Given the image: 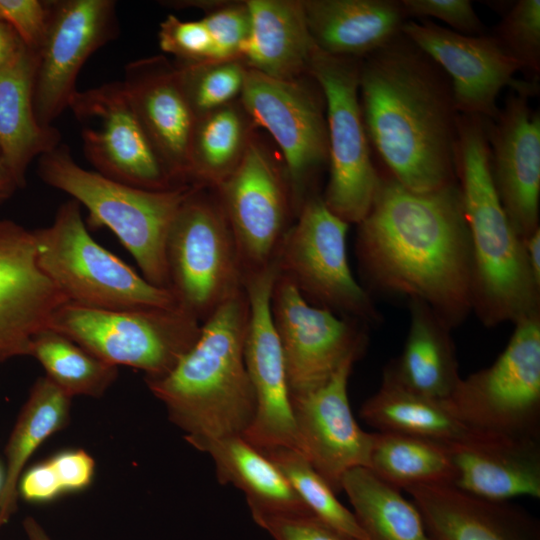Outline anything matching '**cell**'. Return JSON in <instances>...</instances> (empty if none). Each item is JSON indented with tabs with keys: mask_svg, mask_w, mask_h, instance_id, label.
I'll list each match as a JSON object with an SVG mask.
<instances>
[{
	"mask_svg": "<svg viewBox=\"0 0 540 540\" xmlns=\"http://www.w3.org/2000/svg\"><path fill=\"white\" fill-rule=\"evenodd\" d=\"M341 487L369 540H431L415 504L369 469L348 471Z\"/></svg>",
	"mask_w": 540,
	"mask_h": 540,
	"instance_id": "d6a6232c",
	"label": "cell"
},
{
	"mask_svg": "<svg viewBox=\"0 0 540 540\" xmlns=\"http://www.w3.org/2000/svg\"><path fill=\"white\" fill-rule=\"evenodd\" d=\"M536 90L537 82L517 80L496 119L487 122L493 183L522 240L540 228V114L529 102Z\"/></svg>",
	"mask_w": 540,
	"mask_h": 540,
	"instance_id": "ac0fdd59",
	"label": "cell"
},
{
	"mask_svg": "<svg viewBox=\"0 0 540 540\" xmlns=\"http://www.w3.org/2000/svg\"><path fill=\"white\" fill-rule=\"evenodd\" d=\"M122 84L174 182L190 185V147L197 117L182 90L176 67L161 56L135 60L125 66Z\"/></svg>",
	"mask_w": 540,
	"mask_h": 540,
	"instance_id": "7402d4cb",
	"label": "cell"
},
{
	"mask_svg": "<svg viewBox=\"0 0 540 540\" xmlns=\"http://www.w3.org/2000/svg\"><path fill=\"white\" fill-rule=\"evenodd\" d=\"M42 271L68 302L103 310L179 307L167 288L151 284L87 230L80 204H61L50 226L32 230Z\"/></svg>",
	"mask_w": 540,
	"mask_h": 540,
	"instance_id": "8992f818",
	"label": "cell"
},
{
	"mask_svg": "<svg viewBox=\"0 0 540 540\" xmlns=\"http://www.w3.org/2000/svg\"><path fill=\"white\" fill-rule=\"evenodd\" d=\"M48 460L57 475L63 493L79 492L91 485L95 462L85 450H63Z\"/></svg>",
	"mask_w": 540,
	"mask_h": 540,
	"instance_id": "ee69618b",
	"label": "cell"
},
{
	"mask_svg": "<svg viewBox=\"0 0 540 540\" xmlns=\"http://www.w3.org/2000/svg\"><path fill=\"white\" fill-rule=\"evenodd\" d=\"M49 5L33 89L35 115L43 126H53L69 107L79 72L89 57L119 34L113 0H56Z\"/></svg>",
	"mask_w": 540,
	"mask_h": 540,
	"instance_id": "2e32d148",
	"label": "cell"
},
{
	"mask_svg": "<svg viewBox=\"0 0 540 540\" xmlns=\"http://www.w3.org/2000/svg\"><path fill=\"white\" fill-rule=\"evenodd\" d=\"M355 248L371 296L422 302L452 329L472 312V246L457 182L418 193L379 172Z\"/></svg>",
	"mask_w": 540,
	"mask_h": 540,
	"instance_id": "6da1fadb",
	"label": "cell"
},
{
	"mask_svg": "<svg viewBox=\"0 0 540 540\" xmlns=\"http://www.w3.org/2000/svg\"><path fill=\"white\" fill-rule=\"evenodd\" d=\"M246 276L270 266L296 209L291 187L264 147L250 140L232 174L214 189Z\"/></svg>",
	"mask_w": 540,
	"mask_h": 540,
	"instance_id": "9a60e30c",
	"label": "cell"
},
{
	"mask_svg": "<svg viewBox=\"0 0 540 540\" xmlns=\"http://www.w3.org/2000/svg\"><path fill=\"white\" fill-rule=\"evenodd\" d=\"M357 357L344 361L319 387L291 396L297 451L328 483L342 491L345 474L367 468L373 433L357 424L348 399V380Z\"/></svg>",
	"mask_w": 540,
	"mask_h": 540,
	"instance_id": "d6986e66",
	"label": "cell"
},
{
	"mask_svg": "<svg viewBox=\"0 0 540 540\" xmlns=\"http://www.w3.org/2000/svg\"><path fill=\"white\" fill-rule=\"evenodd\" d=\"M206 189L192 188L166 241L168 289L177 305L201 323L244 290L246 278L218 196Z\"/></svg>",
	"mask_w": 540,
	"mask_h": 540,
	"instance_id": "52a82bcc",
	"label": "cell"
},
{
	"mask_svg": "<svg viewBox=\"0 0 540 540\" xmlns=\"http://www.w3.org/2000/svg\"><path fill=\"white\" fill-rule=\"evenodd\" d=\"M361 60L315 49L308 74L319 85L326 108L329 180L322 199L348 224L368 213L379 181L365 128L360 97Z\"/></svg>",
	"mask_w": 540,
	"mask_h": 540,
	"instance_id": "8fae6325",
	"label": "cell"
},
{
	"mask_svg": "<svg viewBox=\"0 0 540 540\" xmlns=\"http://www.w3.org/2000/svg\"><path fill=\"white\" fill-rule=\"evenodd\" d=\"M23 46L16 32L0 19V69L9 63Z\"/></svg>",
	"mask_w": 540,
	"mask_h": 540,
	"instance_id": "bcb514c9",
	"label": "cell"
},
{
	"mask_svg": "<svg viewBox=\"0 0 540 540\" xmlns=\"http://www.w3.org/2000/svg\"><path fill=\"white\" fill-rule=\"evenodd\" d=\"M359 414L378 432L445 443L462 440L471 432L452 415L444 400L411 391L384 372L379 389L362 404Z\"/></svg>",
	"mask_w": 540,
	"mask_h": 540,
	"instance_id": "4dcf8cb0",
	"label": "cell"
},
{
	"mask_svg": "<svg viewBox=\"0 0 540 540\" xmlns=\"http://www.w3.org/2000/svg\"><path fill=\"white\" fill-rule=\"evenodd\" d=\"M3 482H4V471L2 470L1 465H0V492L2 490Z\"/></svg>",
	"mask_w": 540,
	"mask_h": 540,
	"instance_id": "f907efd6",
	"label": "cell"
},
{
	"mask_svg": "<svg viewBox=\"0 0 540 540\" xmlns=\"http://www.w3.org/2000/svg\"><path fill=\"white\" fill-rule=\"evenodd\" d=\"M253 521L274 540H352L313 514L250 510Z\"/></svg>",
	"mask_w": 540,
	"mask_h": 540,
	"instance_id": "60d3db41",
	"label": "cell"
},
{
	"mask_svg": "<svg viewBox=\"0 0 540 540\" xmlns=\"http://www.w3.org/2000/svg\"><path fill=\"white\" fill-rule=\"evenodd\" d=\"M262 452L281 470L314 516L352 540H369L354 513L337 499L334 490L299 451L279 447Z\"/></svg>",
	"mask_w": 540,
	"mask_h": 540,
	"instance_id": "d590c367",
	"label": "cell"
},
{
	"mask_svg": "<svg viewBox=\"0 0 540 540\" xmlns=\"http://www.w3.org/2000/svg\"><path fill=\"white\" fill-rule=\"evenodd\" d=\"M514 325L494 363L461 378L444 401L470 430L540 439V314Z\"/></svg>",
	"mask_w": 540,
	"mask_h": 540,
	"instance_id": "9c48e42d",
	"label": "cell"
},
{
	"mask_svg": "<svg viewBox=\"0 0 540 540\" xmlns=\"http://www.w3.org/2000/svg\"><path fill=\"white\" fill-rule=\"evenodd\" d=\"M249 38L240 61L270 77L296 80L309 72L317 48L310 35L302 1L247 0Z\"/></svg>",
	"mask_w": 540,
	"mask_h": 540,
	"instance_id": "4316f807",
	"label": "cell"
},
{
	"mask_svg": "<svg viewBox=\"0 0 540 540\" xmlns=\"http://www.w3.org/2000/svg\"><path fill=\"white\" fill-rule=\"evenodd\" d=\"M248 119L234 102L197 117L190 147V185L216 189L232 174L250 142Z\"/></svg>",
	"mask_w": 540,
	"mask_h": 540,
	"instance_id": "836d02e7",
	"label": "cell"
},
{
	"mask_svg": "<svg viewBox=\"0 0 540 540\" xmlns=\"http://www.w3.org/2000/svg\"><path fill=\"white\" fill-rule=\"evenodd\" d=\"M23 529L28 540H51L45 529L33 517L23 520Z\"/></svg>",
	"mask_w": 540,
	"mask_h": 540,
	"instance_id": "681fc988",
	"label": "cell"
},
{
	"mask_svg": "<svg viewBox=\"0 0 540 540\" xmlns=\"http://www.w3.org/2000/svg\"><path fill=\"white\" fill-rule=\"evenodd\" d=\"M17 189H19V186L0 151V203L9 199Z\"/></svg>",
	"mask_w": 540,
	"mask_h": 540,
	"instance_id": "c3c4849f",
	"label": "cell"
},
{
	"mask_svg": "<svg viewBox=\"0 0 540 540\" xmlns=\"http://www.w3.org/2000/svg\"><path fill=\"white\" fill-rule=\"evenodd\" d=\"M175 67L196 117L233 103L242 93L247 74L240 60L178 63Z\"/></svg>",
	"mask_w": 540,
	"mask_h": 540,
	"instance_id": "8d00e7d4",
	"label": "cell"
},
{
	"mask_svg": "<svg viewBox=\"0 0 540 540\" xmlns=\"http://www.w3.org/2000/svg\"><path fill=\"white\" fill-rule=\"evenodd\" d=\"M38 175L44 183L83 205L91 228L110 229L147 281L168 289L169 228L194 186L152 191L123 184L81 167L62 143L38 158Z\"/></svg>",
	"mask_w": 540,
	"mask_h": 540,
	"instance_id": "5b68a950",
	"label": "cell"
},
{
	"mask_svg": "<svg viewBox=\"0 0 540 540\" xmlns=\"http://www.w3.org/2000/svg\"><path fill=\"white\" fill-rule=\"evenodd\" d=\"M367 469L398 490L453 485L455 478L447 443L398 433H373Z\"/></svg>",
	"mask_w": 540,
	"mask_h": 540,
	"instance_id": "1f68e13d",
	"label": "cell"
},
{
	"mask_svg": "<svg viewBox=\"0 0 540 540\" xmlns=\"http://www.w3.org/2000/svg\"><path fill=\"white\" fill-rule=\"evenodd\" d=\"M192 446L211 457L220 484H231L245 494L250 510L312 514L281 470L242 435L198 441Z\"/></svg>",
	"mask_w": 540,
	"mask_h": 540,
	"instance_id": "f1b7e54d",
	"label": "cell"
},
{
	"mask_svg": "<svg viewBox=\"0 0 540 540\" xmlns=\"http://www.w3.org/2000/svg\"><path fill=\"white\" fill-rule=\"evenodd\" d=\"M248 322L244 289L202 323L197 342L172 371L145 379L190 445L243 435L254 419L256 400L244 357Z\"/></svg>",
	"mask_w": 540,
	"mask_h": 540,
	"instance_id": "277c9868",
	"label": "cell"
},
{
	"mask_svg": "<svg viewBox=\"0 0 540 540\" xmlns=\"http://www.w3.org/2000/svg\"><path fill=\"white\" fill-rule=\"evenodd\" d=\"M359 97L371 147L392 178L418 193L457 182L451 80L403 33L361 60Z\"/></svg>",
	"mask_w": 540,
	"mask_h": 540,
	"instance_id": "7a4b0ae2",
	"label": "cell"
},
{
	"mask_svg": "<svg viewBox=\"0 0 540 540\" xmlns=\"http://www.w3.org/2000/svg\"><path fill=\"white\" fill-rule=\"evenodd\" d=\"M64 494L49 460L39 462L20 477L18 496L31 503H48Z\"/></svg>",
	"mask_w": 540,
	"mask_h": 540,
	"instance_id": "f6af8a7d",
	"label": "cell"
},
{
	"mask_svg": "<svg viewBox=\"0 0 540 540\" xmlns=\"http://www.w3.org/2000/svg\"><path fill=\"white\" fill-rule=\"evenodd\" d=\"M204 18L216 61L240 60L250 35L251 19L245 2L210 7Z\"/></svg>",
	"mask_w": 540,
	"mask_h": 540,
	"instance_id": "f35d334b",
	"label": "cell"
},
{
	"mask_svg": "<svg viewBox=\"0 0 540 540\" xmlns=\"http://www.w3.org/2000/svg\"><path fill=\"white\" fill-rule=\"evenodd\" d=\"M68 108L79 124L85 157L96 172L145 190L180 187L155 151L122 81L77 90Z\"/></svg>",
	"mask_w": 540,
	"mask_h": 540,
	"instance_id": "5bb4252c",
	"label": "cell"
},
{
	"mask_svg": "<svg viewBox=\"0 0 540 540\" xmlns=\"http://www.w3.org/2000/svg\"><path fill=\"white\" fill-rule=\"evenodd\" d=\"M240 103L249 119L265 128L280 147L299 211L307 186L329 158L319 85L315 88L300 79H278L247 68Z\"/></svg>",
	"mask_w": 540,
	"mask_h": 540,
	"instance_id": "7c38bea8",
	"label": "cell"
},
{
	"mask_svg": "<svg viewBox=\"0 0 540 540\" xmlns=\"http://www.w3.org/2000/svg\"><path fill=\"white\" fill-rule=\"evenodd\" d=\"M49 1L0 0V19L18 35L24 46L38 53L47 32Z\"/></svg>",
	"mask_w": 540,
	"mask_h": 540,
	"instance_id": "b9f144b4",
	"label": "cell"
},
{
	"mask_svg": "<svg viewBox=\"0 0 540 540\" xmlns=\"http://www.w3.org/2000/svg\"><path fill=\"white\" fill-rule=\"evenodd\" d=\"M37 54L25 46L0 69V151L19 188L35 158L61 144L54 126L41 125L33 104Z\"/></svg>",
	"mask_w": 540,
	"mask_h": 540,
	"instance_id": "484cf974",
	"label": "cell"
},
{
	"mask_svg": "<svg viewBox=\"0 0 540 540\" xmlns=\"http://www.w3.org/2000/svg\"><path fill=\"white\" fill-rule=\"evenodd\" d=\"M407 304L410 324L403 350L383 372L411 391L446 400L461 379L452 328L426 304Z\"/></svg>",
	"mask_w": 540,
	"mask_h": 540,
	"instance_id": "83f0119b",
	"label": "cell"
},
{
	"mask_svg": "<svg viewBox=\"0 0 540 540\" xmlns=\"http://www.w3.org/2000/svg\"><path fill=\"white\" fill-rule=\"evenodd\" d=\"M492 35L536 82L540 73V0L517 1Z\"/></svg>",
	"mask_w": 540,
	"mask_h": 540,
	"instance_id": "74e56055",
	"label": "cell"
},
{
	"mask_svg": "<svg viewBox=\"0 0 540 540\" xmlns=\"http://www.w3.org/2000/svg\"><path fill=\"white\" fill-rule=\"evenodd\" d=\"M158 42L161 50L175 56L178 63L216 61L211 36L202 20L184 21L170 14L160 23Z\"/></svg>",
	"mask_w": 540,
	"mask_h": 540,
	"instance_id": "ab89813d",
	"label": "cell"
},
{
	"mask_svg": "<svg viewBox=\"0 0 540 540\" xmlns=\"http://www.w3.org/2000/svg\"><path fill=\"white\" fill-rule=\"evenodd\" d=\"M401 3L407 17H432L464 35L486 32L469 0H401Z\"/></svg>",
	"mask_w": 540,
	"mask_h": 540,
	"instance_id": "7bdbcfd3",
	"label": "cell"
},
{
	"mask_svg": "<svg viewBox=\"0 0 540 540\" xmlns=\"http://www.w3.org/2000/svg\"><path fill=\"white\" fill-rule=\"evenodd\" d=\"M402 33L450 78L459 114L496 119L499 93L523 68L492 34L464 35L428 20H407Z\"/></svg>",
	"mask_w": 540,
	"mask_h": 540,
	"instance_id": "ffe728a7",
	"label": "cell"
},
{
	"mask_svg": "<svg viewBox=\"0 0 540 540\" xmlns=\"http://www.w3.org/2000/svg\"><path fill=\"white\" fill-rule=\"evenodd\" d=\"M270 310L278 336L290 395L325 383L350 357L368 344V326L310 304L285 277L277 274Z\"/></svg>",
	"mask_w": 540,
	"mask_h": 540,
	"instance_id": "4fadbf2b",
	"label": "cell"
},
{
	"mask_svg": "<svg viewBox=\"0 0 540 540\" xmlns=\"http://www.w3.org/2000/svg\"><path fill=\"white\" fill-rule=\"evenodd\" d=\"M30 356L42 365L45 376L71 398H99L118 376L117 366L49 327L33 338Z\"/></svg>",
	"mask_w": 540,
	"mask_h": 540,
	"instance_id": "e575fe53",
	"label": "cell"
},
{
	"mask_svg": "<svg viewBox=\"0 0 540 540\" xmlns=\"http://www.w3.org/2000/svg\"><path fill=\"white\" fill-rule=\"evenodd\" d=\"M277 274L274 261L267 268L248 274L245 279L249 322L244 357L256 410L250 427L242 436L261 451L279 447L297 450L291 395L270 310Z\"/></svg>",
	"mask_w": 540,
	"mask_h": 540,
	"instance_id": "e0dca14e",
	"label": "cell"
},
{
	"mask_svg": "<svg viewBox=\"0 0 540 540\" xmlns=\"http://www.w3.org/2000/svg\"><path fill=\"white\" fill-rule=\"evenodd\" d=\"M201 326L180 307L103 310L71 302L58 307L48 325L109 364L143 371L145 379L172 371Z\"/></svg>",
	"mask_w": 540,
	"mask_h": 540,
	"instance_id": "ba28073f",
	"label": "cell"
},
{
	"mask_svg": "<svg viewBox=\"0 0 540 540\" xmlns=\"http://www.w3.org/2000/svg\"><path fill=\"white\" fill-rule=\"evenodd\" d=\"M487 122L459 115L455 168L472 246V311L490 328L540 314V285L493 183Z\"/></svg>",
	"mask_w": 540,
	"mask_h": 540,
	"instance_id": "3957f363",
	"label": "cell"
},
{
	"mask_svg": "<svg viewBox=\"0 0 540 540\" xmlns=\"http://www.w3.org/2000/svg\"><path fill=\"white\" fill-rule=\"evenodd\" d=\"M66 302L38 264L32 230L0 219V362L30 356L33 338Z\"/></svg>",
	"mask_w": 540,
	"mask_h": 540,
	"instance_id": "44dd1931",
	"label": "cell"
},
{
	"mask_svg": "<svg viewBox=\"0 0 540 540\" xmlns=\"http://www.w3.org/2000/svg\"><path fill=\"white\" fill-rule=\"evenodd\" d=\"M316 47L335 57L362 60L402 33L407 21L398 0H303Z\"/></svg>",
	"mask_w": 540,
	"mask_h": 540,
	"instance_id": "d4e9b609",
	"label": "cell"
},
{
	"mask_svg": "<svg viewBox=\"0 0 540 540\" xmlns=\"http://www.w3.org/2000/svg\"><path fill=\"white\" fill-rule=\"evenodd\" d=\"M275 257L278 274L312 305L376 326L383 321L373 297L354 277L347 257L349 224L322 196H308Z\"/></svg>",
	"mask_w": 540,
	"mask_h": 540,
	"instance_id": "30bf717a",
	"label": "cell"
},
{
	"mask_svg": "<svg viewBox=\"0 0 540 540\" xmlns=\"http://www.w3.org/2000/svg\"><path fill=\"white\" fill-rule=\"evenodd\" d=\"M71 397L46 376L31 387L5 447L6 466L0 492V529L18 507V483L33 453L70 418Z\"/></svg>",
	"mask_w": 540,
	"mask_h": 540,
	"instance_id": "f546056e",
	"label": "cell"
},
{
	"mask_svg": "<svg viewBox=\"0 0 540 540\" xmlns=\"http://www.w3.org/2000/svg\"><path fill=\"white\" fill-rule=\"evenodd\" d=\"M523 245L533 278L540 285V228L524 238Z\"/></svg>",
	"mask_w": 540,
	"mask_h": 540,
	"instance_id": "7dc6e473",
	"label": "cell"
},
{
	"mask_svg": "<svg viewBox=\"0 0 540 540\" xmlns=\"http://www.w3.org/2000/svg\"><path fill=\"white\" fill-rule=\"evenodd\" d=\"M431 540H540V522L508 501L483 499L453 485L404 490Z\"/></svg>",
	"mask_w": 540,
	"mask_h": 540,
	"instance_id": "cb8c5ba5",
	"label": "cell"
},
{
	"mask_svg": "<svg viewBox=\"0 0 540 540\" xmlns=\"http://www.w3.org/2000/svg\"><path fill=\"white\" fill-rule=\"evenodd\" d=\"M447 444L458 489L494 501L540 497V439L471 430Z\"/></svg>",
	"mask_w": 540,
	"mask_h": 540,
	"instance_id": "603a6c76",
	"label": "cell"
}]
</instances>
